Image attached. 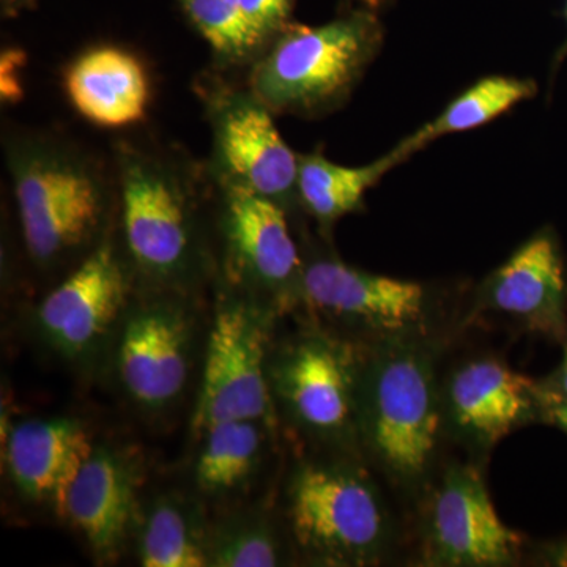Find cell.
I'll list each match as a JSON object with an SVG mask.
<instances>
[{"mask_svg":"<svg viewBox=\"0 0 567 567\" xmlns=\"http://www.w3.org/2000/svg\"><path fill=\"white\" fill-rule=\"evenodd\" d=\"M115 235L136 289L194 293L215 281V185L205 162L182 145L117 137Z\"/></svg>","mask_w":567,"mask_h":567,"instance_id":"6da1fadb","label":"cell"},{"mask_svg":"<svg viewBox=\"0 0 567 567\" xmlns=\"http://www.w3.org/2000/svg\"><path fill=\"white\" fill-rule=\"evenodd\" d=\"M2 151L29 262L41 274H69L114 229L111 156L61 130L28 126H7Z\"/></svg>","mask_w":567,"mask_h":567,"instance_id":"7a4b0ae2","label":"cell"},{"mask_svg":"<svg viewBox=\"0 0 567 567\" xmlns=\"http://www.w3.org/2000/svg\"><path fill=\"white\" fill-rule=\"evenodd\" d=\"M383 41L380 11L349 3L323 24L293 21L246 70L245 82L276 117H327L352 99Z\"/></svg>","mask_w":567,"mask_h":567,"instance_id":"3957f363","label":"cell"},{"mask_svg":"<svg viewBox=\"0 0 567 567\" xmlns=\"http://www.w3.org/2000/svg\"><path fill=\"white\" fill-rule=\"evenodd\" d=\"M210 126V155L205 159L213 185L235 186L265 197L301 218L298 200V152L276 126V115L237 74L210 66L194 81Z\"/></svg>","mask_w":567,"mask_h":567,"instance_id":"277c9868","label":"cell"},{"mask_svg":"<svg viewBox=\"0 0 567 567\" xmlns=\"http://www.w3.org/2000/svg\"><path fill=\"white\" fill-rule=\"evenodd\" d=\"M440 424L434 365L423 347L393 339L364 361L358 432L380 464L416 480L434 456Z\"/></svg>","mask_w":567,"mask_h":567,"instance_id":"5b68a950","label":"cell"},{"mask_svg":"<svg viewBox=\"0 0 567 567\" xmlns=\"http://www.w3.org/2000/svg\"><path fill=\"white\" fill-rule=\"evenodd\" d=\"M287 522L295 547L315 565H374L385 550V507L369 476L350 462L301 465L287 488Z\"/></svg>","mask_w":567,"mask_h":567,"instance_id":"8992f818","label":"cell"},{"mask_svg":"<svg viewBox=\"0 0 567 567\" xmlns=\"http://www.w3.org/2000/svg\"><path fill=\"white\" fill-rule=\"evenodd\" d=\"M215 281L279 312L300 303L305 259L293 221L265 197L215 185Z\"/></svg>","mask_w":567,"mask_h":567,"instance_id":"52a82bcc","label":"cell"},{"mask_svg":"<svg viewBox=\"0 0 567 567\" xmlns=\"http://www.w3.org/2000/svg\"><path fill=\"white\" fill-rule=\"evenodd\" d=\"M275 315L259 301L218 284L193 417L197 436L230 420L265 421L275 427L276 409L268 382L270 320Z\"/></svg>","mask_w":567,"mask_h":567,"instance_id":"ba28073f","label":"cell"},{"mask_svg":"<svg viewBox=\"0 0 567 567\" xmlns=\"http://www.w3.org/2000/svg\"><path fill=\"white\" fill-rule=\"evenodd\" d=\"M363 369L342 339L323 331L293 336L268 357L275 409L317 440L347 442L358 432Z\"/></svg>","mask_w":567,"mask_h":567,"instance_id":"9c48e42d","label":"cell"},{"mask_svg":"<svg viewBox=\"0 0 567 567\" xmlns=\"http://www.w3.org/2000/svg\"><path fill=\"white\" fill-rule=\"evenodd\" d=\"M118 324L115 372L123 393L144 412L181 401L194 353L193 293L136 289Z\"/></svg>","mask_w":567,"mask_h":567,"instance_id":"30bf717a","label":"cell"},{"mask_svg":"<svg viewBox=\"0 0 567 567\" xmlns=\"http://www.w3.org/2000/svg\"><path fill=\"white\" fill-rule=\"evenodd\" d=\"M134 293L136 281L114 226L41 300L35 311L41 341L65 360H85L118 330Z\"/></svg>","mask_w":567,"mask_h":567,"instance_id":"8fae6325","label":"cell"},{"mask_svg":"<svg viewBox=\"0 0 567 567\" xmlns=\"http://www.w3.org/2000/svg\"><path fill=\"white\" fill-rule=\"evenodd\" d=\"M303 259L300 303L324 319L394 336L424 319L429 297L420 282L369 274L320 248H306Z\"/></svg>","mask_w":567,"mask_h":567,"instance_id":"7c38bea8","label":"cell"},{"mask_svg":"<svg viewBox=\"0 0 567 567\" xmlns=\"http://www.w3.org/2000/svg\"><path fill=\"white\" fill-rule=\"evenodd\" d=\"M140 464L128 451L95 445L63 507V517L84 537L99 561L121 557L140 518Z\"/></svg>","mask_w":567,"mask_h":567,"instance_id":"4fadbf2b","label":"cell"},{"mask_svg":"<svg viewBox=\"0 0 567 567\" xmlns=\"http://www.w3.org/2000/svg\"><path fill=\"white\" fill-rule=\"evenodd\" d=\"M520 536L503 524L483 480L468 466L450 470L429 522L432 559L443 566H502L516 558Z\"/></svg>","mask_w":567,"mask_h":567,"instance_id":"5bb4252c","label":"cell"},{"mask_svg":"<svg viewBox=\"0 0 567 567\" xmlns=\"http://www.w3.org/2000/svg\"><path fill=\"white\" fill-rule=\"evenodd\" d=\"M62 89L84 121L104 130L140 125L152 106V74L137 52L96 43L78 52L62 70Z\"/></svg>","mask_w":567,"mask_h":567,"instance_id":"9a60e30c","label":"cell"},{"mask_svg":"<svg viewBox=\"0 0 567 567\" xmlns=\"http://www.w3.org/2000/svg\"><path fill=\"white\" fill-rule=\"evenodd\" d=\"M93 439L71 417H35L11 429L7 440V472L14 488L29 502L63 507L82 465L91 456Z\"/></svg>","mask_w":567,"mask_h":567,"instance_id":"2e32d148","label":"cell"},{"mask_svg":"<svg viewBox=\"0 0 567 567\" xmlns=\"http://www.w3.org/2000/svg\"><path fill=\"white\" fill-rule=\"evenodd\" d=\"M484 300L495 311L535 330L557 331L565 323V267L554 238L535 235L484 284Z\"/></svg>","mask_w":567,"mask_h":567,"instance_id":"e0dca14e","label":"cell"},{"mask_svg":"<svg viewBox=\"0 0 567 567\" xmlns=\"http://www.w3.org/2000/svg\"><path fill=\"white\" fill-rule=\"evenodd\" d=\"M535 390L527 377L495 360L473 361L451 377L447 412L470 439L492 446L532 413Z\"/></svg>","mask_w":567,"mask_h":567,"instance_id":"ac0fdd59","label":"cell"},{"mask_svg":"<svg viewBox=\"0 0 567 567\" xmlns=\"http://www.w3.org/2000/svg\"><path fill=\"white\" fill-rule=\"evenodd\" d=\"M405 142L395 144L375 162L344 166L322 152L298 153V200L301 212L328 234L347 215L364 208L365 194L395 167L412 158Z\"/></svg>","mask_w":567,"mask_h":567,"instance_id":"d6986e66","label":"cell"},{"mask_svg":"<svg viewBox=\"0 0 567 567\" xmlns=\"http://www.w3.org/2000/svg\"><path fill=\"white\" fill-rule=\"evenodd\" d=\"M271 429L274 425L265 421L230 420L212 425L197 436V491L207 498L221 499L251 486L264 464Z\"/></svg>","mask_w":567,"mask_h":567,"instance_id":"ffe728a7","label":"cell"},{"mask_svg":"<svg viewBox=\"0 0 567 567\" xmlns=\"http://www.w3.org/2000/svg\"><path fill=\"white\" fill-rule=\"evenodd\" d=\"M134 536L141 566H210L208 528L181 495L163 494L141 506Z\"/></svg>","mask_w":567,"mask_h":567,"instance_id":"44dd1931","label":"cell"},{"mask_svg":"<svg viewBox=\"0 0 567 567\" xmlns=\"http://www.w3.org/2000/svg\"><path fill=\"white\" fill-rule=\"evenodd\" d=\"M536 93L537 85L533 80L503 74L483 78L457 95L434 121L424 123L402 141L415 155L440 137L483 128Z\"/></svg>","mask_w":567,"mask_h":567,"instance_id":"7402d4cb","label":"cell"},{"mask_svg":"<svg viewBox=\"0 0 567 567\" xmlns=\"http://www.w3.org/2000/svg\"><path fill=\"white\" fill-rule=\"evenodd\" d=\"M186 21L210 47L212 66L227 73H246L265 52L240 0H174Z\"/></svg>","mask_w":567,"mask_h":567,"instance_id":"603a6c76","label":"cell"},{"mask_svg":"<svg viewBox=\"0 0 567 567\" xmlns=\"http://www.w3.org/2000/svg\"><path fill=\"white\" fill-rule=\"evenodd\" d=\"M208 561L213 567H276L284 547L274 522L259 511H237L208 528Z\"/></svg>","mask_w":567,"mask_h":567,"instance_id":"cb8c5ba5","label":"cell"},{"mask_svg":"<svg viewBox=\"0 0 567 567\" xmlns=\"http://www.w3.org/2000/svg\"><path fill=\"white\" fill-rule=\"evenodd\" d=\"M298 0H240L246 20L265 44V51L293 22Z\"/></svg>","mask_w":567,"mask_h":567,"instance_id":"d4e9b609","label":"cell"},{"mask_svg":"<svg viewBox=\"0 0 567 567\" xmlns=\"http://www.w3.org/2000/svg\"><path fill=\"white\" fill-rule=\"evenodd\" d=\"M548 415L567 434V398H554L548 401Z\"/></svg>","mask_w":567,"mask_h":567,"instance_id":"484cf974","label":"cell"},{"mask_svg":"<svg viewBox=\"0 0 567 567\" xmlns=\"http://www.w3.org/2000/svg\"><path fill=\"white\" fill-rule=\"evenodd\" d=\"M3 18H14L22 11L32 10L37 0H0Z\"/></svg>","mask_w":567,"mask_h":567,"instance_id":"4316f807","label":"cell"},{"mask_svg":"<svg viewBox=\"0 0 567 567\" xmlns=\"http://www.w3.org/2000/svg\"><path fill=\"white\" fill-rule=\"evenodd\" d=\"M394 0H349V3H357V6H365L371 7V9H375L379 11L385 10L386 7H390Z\"/></svg>","mask_w":567,"mask_h":567,"instance_id":"83f0119b","label":"cell"},{"mask_svg":"<svg viewBox=\"0 0 567 567\" xmlns=\"http://www.w3.org/2000/svg\"><path fill=\"white\" fill-rule=\"evenodd\" d=\"M559 386H561L565 398H567V347L565 353V360H563L561 374H559Z\"/></svg>","mask_w":567,"mask_h":567,"instance_id":"f1b7e54d","label":"cell"},{"mask_svg":"<svg viewBox=\"0 0 567 567\" xmlns=\"http://www.w3.org/2000/svg\"><path fill=\"white\" fill-rule=\"evenodd\" d=\"M555 561H557L558 566L567 567V546L559 548L557 557H555Z\"/></svg>","mask_w":567,"mask_h":567,"instance_id":"f546056e","label":"cell"},{"mask_svg":"<svg viewBox=\"0 0 567 567\" xmlns=\"http://www.w3.org/2000/svg\"><path fill=\"white\" fill-rule=\"evenodd\" d=\"M565 20H566V24H567V0H566V7H565ZM566 52H567V40H566L565 48H563V54L559 55V58H563V55H565Z\"/></svg>","mask_w":567,"mask_h":567,"instance_id":"4dcf8cb0","label":"cell"}]
</instances>
